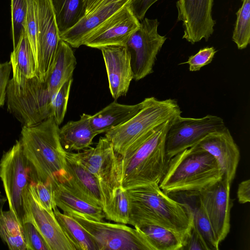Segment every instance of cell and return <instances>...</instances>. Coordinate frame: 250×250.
<instances>
[{
  "label": "cell",
  "mask_w": 250,
  "mask_h": 250,
  "mask_svg": "<svg viewBox=\"0 0 250 250\" xmlns=\"http://www.w3.org/2000/svg\"><path fill=\"white\" fill-rule=\"evenodd\" d=\"M213 0H178L176 3L178 21L182 22L183 39L191 44L208 41L214 31L212 17Z\"/></svg>",
  "instance_id": "cell-14"
},
{
  "label": "cell",
  "mask_w": 250,
  "mask_h": 250,
  "mask_svg": "<svg viewBox=\"0 0 250 250\" xmlns=\"http://www.w3.org/2000/svg\"><path fill=\"white\" fill-rule=\"evenodd\" d=\"M128 3L102 23L87 37L83 45L99 49L108 46H125L140 24Z\"/></svg>",
  "instance_id": "cell-15"
},
{
  "label": "cell",
  "mask_w": 250,
  "mask_h": 250,
  "mask_svg": "<svg viewBox=\"0 0 250 250\" xmlns=\"http://www.w3.org/2000/svg\"><path fill=\"white\" fill-rule=\"evenodd\" d=\"M0 237L11 250H26L23 225L10 210L0 216Z\"/></svg>",
  "instance_id": "cell-29"
},
{
  "label": "cell",
  "mask_w": 250,
  "mask_h": 250,
  "mask_svg": "<svg viewBox=\"0 0 250 250\" xmlns=\"http://www.w3.org/2000/svg\"><path fill=\"white\" fill-rule=\"evenodd\" d=\"M157 19L144 18L125 46L130 56L133 80L137 81L153 73L157 56L167 38L158 33Z\"/></svg>",
  "instance_id": "cell-10"
},
{
  "label": "cell",
  "mask_w": 250,
  "mask_h": 250,
  "mask_svg": "<svg viewBox=\"0 0 250 250\" xmlns=\"http://www.w3.org/2000/svg\"><path fill=\"white\" fill-rule=\"evenodd\" d=\"M38 25L36 75L44 82L53 62L60 33L51 0H34Z\"/></svg>",
  "instance_id": "cell-12"
},
{
  "label": "cell",
  "mask_w": 250,
  "mask_h": 250,
  "mask_svg": "<svg viewBox=\"0 0 250 250\" xmlns=\"http://www.w3.org/2000/svg\"><path fill=\"white\" fill-rule=\"evenodd\" d=\"M236 13L237 19L232 34V41L239 49L246 48L250 42V0H242Z\"/></svg>",
  "instance_id": "cell-30"
},
{
  "label": "cell",
  "mask_w": 250,
  "mask_h": 250,
  "mask_svg": "<svg viewBox=\"0 0 250 250\" xmlns=\"http://www.w3.org/2000/svg\"><path fill=\"white\" fill-rule=\"evenodd\" d=\"M191 208L193 211V224L202 235L209 250H219V243L216 240L207 214L199 200L198 205L196 207Z\"/></svg>",
  "instance_id": "cell-32"
},
{
  "label": "cell",
  "mask_w": 250,
  "mask_h": 250,
  "mask_svg": "<svg viewBox=\"0 0 250 250\" xmlns=\"http://www.w3.org/2000/svg\"><path fill=\"white\" fill-rule=\"evenodd\" d=\"M76 64V59L71 47L60 39L53 62L45 81L53 96L65 82L72 79Z\"/></svg>",
  "instance_id": "cell-23"
},
{
  "label": "cell",
  "mask_w": 250,
  "mask_h": 250,
  "mask_svg": "<svg viewBox=\"0 0 250 250\" xmlns=\"http://www.w3.org/2000/svg\"><path fill=\"white\" fill-rule=\"evenodd\" d=\"M72 153L80 164L97 179L102 193L104 210L121 187V156L115 151L105 137H101L95 147Z\"/></svg>",
  "instance_id": "cell-7"
},
{
  "label": "cell",
  "mask_w": 250,
  "mask_h": 250,
  "mask_svg": "<svg viewBox=\"0 0 250 250\" xmlns=\"http://www.w3.org/2000/svg\"><path fill=\"white\" fill-rule=\"evenodd\" d=\"M226 127L222 118L208 115L200 118L177 116L172 121L165 140L166 154L170 160L184 150L197 144L210 132Z\"/></svg>",
  "instance_id": "cell-11"
},
{
  "label": "cell",
  "mask_w": 250,
  "mask_h": 250,
  "mask_svg": "<svg viewBox=\"0 0 250 250\" xmlns=\"http://www.w3.org/2000/svg\"><path fill=\"white\" fill-rule=\"evenodd\" d=\"M173 119L154 128L131 145L121 157V187L123 189L159 184L169 161L166 154L165 140Z\"/></svg>",
  "instance_id": "cell-3"
},
{
  "label": "cell",
  "mask_w": 250,
  "mask_h": 250,
  "mask_svg": "<svg viewBox=\"0 0 250 250\" xmlns=\"http://www.w3.org/2000/svg\"><path fill=\"white\" fill-rule=\"evenodd\" d=\"M36 62L37 60V20L34 0H28V9L23 25Z\"/></svg>",
  "instance_id": "cell-35"
},
{
  "label": "cell",
  "mask_w": 250,
  "mask_h": 250,
  "mask_svg": "<svg viewBox=\"0 0 250 250\" xmlns=\"http://www.w3.org/2000/svg\"><path fill=\"white\" fill-rule=\"evenodd\" d=\"M67 179L60 182L89 203L103 208V196L96 178L76 159L72 152L65 151Z\"/></svg>",
  "instance_id": "cell-19"
},
{
  "label": "cell",
  "mask_w": 250,
  "mask_h": 250,
  "mask_svg": "<svg viewBox=\"0 0 250 250\" xmlns=\"http://www.w3.org/2000/svg\"><path fill=\"white\" fill-rule=\"evenodd\" d=\"M34 193L41 205L50 212L57 208L53 188L51 182L44 183L41 181L31 182Z\"/></svg>",
  "instance_id": "cell-36"
},
{
  "label": "cell",
  "mask_w": 250,
  "mask_h": 250,
  "mask_svg": "<svg viewBox=\"0 0 250 250\" xmlns=\"http://www.w3.org/2000/svg\"><path fill=\"white\" fill-rule=\"evenodd\" d=\"M231 183L223 176L221 180L197 192L218 243L230 230Z\"/></svg>",
  "instance_id": "cell-13"
},
{
  "label": "cell",
  "mask_w": 250,
  "mask_h": 250,
  "mask_svg": "<svg viewBox=\"0 0 250 250\" xmlns=\"http://www.w3.org/2000/svg\"><path fill=\"white\" fill-rule=\"evenodd\" d=\"M59 130L52 118L22 127L20 140L30 168L31 182H62L67 179L65 150L60 142Z\"/></svg>",
  "instance_id": "cell-2"
},
{
  "label": "cell",
  "mask_w": 250,
  "mask_h": 250,
  "mask_svg": "<svg viewBox=\"0 0 250 250\" xmlns=\"http://www.w3.org/2000/svg\"><path fill=\"white\" fill-rule=\"evenodd\" d=\"M51 183L56 205L63 212L75 211L90 219L103 221L105 215L102 207L95 206L81 198L62 183Z\"/></svg>",
  "instance_id": "cell-24"
},
{
  "label": "cell",
  "mask_w": 250,
  "mask_h": 250,
  "mask_svg": "<svg viewBox=\"0 0 250 250\" xmlns=\"http://www.w3.org/2000/svg\"><path fill=\"white\" fill-rule=\"evenodd\" d=\"M238 202L240 204L249 203L250 201V180H245L238 185L237 191Z\"/></svg>",
  "instance_id": "cell-42"
},
{
  "label": "cell",
  "mask_w": 250,
  "mask_h": 250,
  "mask_svg": "<svg viewBox=\"0 0 250 250\" xmlns=\"http://www.w3.org/2000/svg\"><path fill=\"white\" fill-rule=\"evenodd\" d=\"M73 79L65 82L53 95L51 103V118L58 125L63 121Z\"/></svg>",
  "instance_id": "cell-33"
},
{
  "label": "cell",
  "mask_w": 250,
  "mask_h": 250,
  "mask_svg": "<svg viewBox=\"0 0 250 250\" xmlns=\"http://www.w3.org/2000/svg\"><path fill=\"white\" fill-rule=\"evenodd\" d=\"M28 221L31 222L42 235L49 250H76L58 222L53 212L42 207L37 199L31 185L25 197Z\"/></svg>",
  "instance_id": "cell-16"
},
{
  "label": "cell",
  "mask_w": 250,
  "mask_h": 250,
  "mask_svg": "<svg viewBox=\"0 0 250 250\" xmlns=\"http://www.w3.org/2000/svg\"><path fill=\"white\" fill-rule=\"evenodd\" d=\"M2 211L1 208L0 207V216L2 213Z\"/></svg>",
  "instance_id": "cell-44"
},
{
  "label": "cell",
  "mask_w": 250,
  "mask_h": 250,
  "mask_svg": "<svg viewBox=\"0 0 250 250\" xmlns=\"http://www.w3.org/2000/svg\"><path fill=\"white\" fill-rule=\"evenodd\" d=\"M134 228L143 232L154 250H182L184 246L178 234L159 225L146 223Z\"/></svg>",
  "instance_id": "cell-27"
},
{
  "label": "cell",
  "mask_w": 250,
  "mask_h": 250,
  "mask_svg": "<svg viewBox=\"0 0 250 250\" xmlns=\"http://www.w3.org/2000/svg\"><path fill=\"white\" fill-rule=\"evenodd\" d=\"M215 159L195 145L172 157L159 186L167 194L198 192L221 180Z\"/></svg>",
  "instance_id": "cell-4"
},
{
  "label": "cell",
  "mask_w": 250,
  "mask_h": 250,
  "mask_svg": "<svg viewBox=\"0 0 250 250\" xmlns=\"http://www.w3.org/2000/svg\"><path fill=\"white\" fill-rule=\"evenodd\" d=\"M210 153L216 160L223 176L231 183L239 164L240 153L229 129L209 133L197 144Z\"/></svg>",
  "instance_id": "cell-17"
},
{
  "label": "cell",
  "mask_w": 250,
  "mask_h": 250,
  "mask_svg": "<svg viewBox=\"0 0 250 250\" xmlns=\"http://www.w3.org/2000/svg\"><path fill=\"white\" fill-rule=\"evenodd\" d=\"M159 0H130L128 5L134 16L142 21L148 9Z\"/></svg>",
  "instance_id": "cell-41"
},
{
  "label": "cell",
  "mask_w": 250,
  "mask_h": 250,
  "mask_svg": "<svg viewBox=\"0 0 250 250\" xmlns=\"http://www.w3.org/2000/svg\"><path fill=\"white\" fill-rule=\"evenodd\" d=\"M183 250H209L203 237L193 223Z\"/></svg>",
  "instance_id": "cell-39"
},
{
  "label": "cell",
  "mask_w": 250,
  "mask_h": 250,
  "mask_svg": "<svg viewBox=\"0 0 250 250\" xmlns=\"http://www.w3.org/2000/svg\"><path fill=\"white\" fill-rule=\"evenodd\" d=\"M60 35L76 25L85 15V0H51Z\"/></svg>",
  "instance_id": "cell-26"
},
{
  "label": "cell",
  "mask_w": 250,
  "mask_h": 250,
  "mask_svg": "<svg viewBox=\"0 0 250 250\" xmlns=\"http://www.w3.org/2000/svg\"><path fill=\"white\" fill-rule=\"evenodd\" d=\"M100 49L106 68L109 90L116 100L127 94L133 80L130 54L125 46H108Z\"/></svg>",
  "instance_id": "cell-18"
},
{
  "label": "cell",
  "mask_w": 250,
  "mask_h": 250,
  "mask_svg": "<svg viewBox=\"0 0 250 250\" xmlns=\"http://www.w3.org/2000/svg\"><path fill=\"white\" fill-rule=\"evenodd\" d=\"M121 0H85V15L88 14L104 5Z\"/></svg>",
  "instance_id": "cell-43"
},
{
  "label": "cell",
  "mask_w": 250,
  "mask_h": 250,
  "mask_svg": "<svg viewBox=\"0 0 250 250\" xmlns=\"http://www.w3.org/2000/svg\"><path fill=\"white\" fill-rule=\"evenodd\" d=\"M28 9V0H11V30L13 47L19 42L23 30Z\"/></svg>",
  "instance_id": "cell-34"
},
{
  "label": "cell",
  "mask_w": 250,
  "mask_h": 250,
  "mask_svg": "<svg viewBox=\"0 0 250 250\" xmlns=\"http://www.w3.org/2000/svg\"><path fill=\"white\" fill-rule=\"evenodd\" d=\"M89 233L98 250H154L143 232L122 223L97 221L75 211L63 212Z\"/></svg>",
  "instance_id": "cell-9"
},
{
  "label": "cell",
  "mask_w": 250,
  "mask_h": 250,
  "mask_svg": "<svg viewBox=\"0 0 250 250\" xmlns=\"http://www.w3.org/2000/svg\"><path fill=\"white\" fill-rule=\"evenodd\" d=\"M26 250H49L38 230L30 221L23 224Z\"/></svg>",
  "instance_id": "cell-37"
},
{
  "label": "cell",
  "mask_w": 250,
  "mask_h": 250,
  "mask_svg": "<svg viewBox=\"0 0 250 250\" xmlns=\"http://www.w3.org/2000/svg\"><path fill=\"white\" fill-rule=\"evenodd\" d=\"M14 82L36 76L35 58L28 37L23 29L20 40L10 54V61Z\"/></svg>",
  "instance_id": "cell-25"
},
{
  "label": "cell",
  "mask_w": 250,
  "mask_h": 250,
  "mask_svg": "<svg viewBox=\"0 0 250 250\" xmlns=\"http://www.w3.org/2000/svg\"><path fill=\"white\" fill-rule=\"evenodd\" d=\"M125 191L129 204L128 224L134 227L146 223L159 225L178 234L185 245L193 223L189 204L172 199L155 183Z\"/></svg>",
  "instance_id": "cell-1"
},
{
  "label": "cell",
  "mask_w": 250,
  "mask_h": 250,
  "mask_svg": "<svg viewBox=\"0 0 250 250\" xmlns=\"http://www.w3.org/2000/svg\"><path fill=\"white\" fill-rule=\"evenodd\" d=\"M143 106L130 119L105 133L115 151L121 157L133 144L163 123L181 115L182 111L175 99L160 100L145 98Z\"/></svg>",
  "instance_id": "cell-5"
},
{
  "label": "cell",
  "mask_w": 250,
  "mask_h": 250,
  "mask_svg": "<svg viewBox=\"0 0 250 250\" xmlns=\"http://www.w3.org/2000/svg\"><path fill=\"white\" fill-rule=\"evenodd\" d=\"M52 97L37 75L17 83L12 79L6 90L7 110L23 126L35 125L51 118Z\"/></svg>",
  "instance_id": "cell-6"
},
{
  "label": "cell",
  "mask_w": 250,
  "mask_h": 250,
  "mask_svg": "<svg viewBox=\"0 0 250 250\" xmlns=\"http://www.w3.org/2000/svg\"><path fill=\"white\" fill-rule=\"evenodd\" d=\"M0 178L9 210L23 224L28 221L25 197L31 183L30 168L20 140L2 155Z\"/></svg>",
  "instance_id": "cell-8"
},
{
  "label": "cell",
  "mask_w": 250,
  "mask_h": 250,
  "mask_svg": "<svg viewBox=\"0 0 250 250\" xmlns=\"http://www.w3.org/2000/svg\"><path fill=\"white\" fill-rule=\"evenodd\" d=\"M213 47H206L202 48L195 55L189 57L188 60L182 63L189 64V70L190 71H197L210 63L216 52Z\"/></svg>",
  "instance_id": "cell-38"
},
{
  "label": "cell",
  "mask_w": 250,
  "mask_h": 250,
  "mask_svg": "<svg viewBox=\"0 0 250 250\" xmlns=\"http://www.w3.org/2000/svg\"><path fill=\"white\" fill-rule=\"evenodd\" d=\"M143 101L133 105L121 104L115 100L93 115L90 116L91 126L98 135L106 133L125 123L136 114Z\"/></svg>",
  "instance_id": "cell-21"
},
{
  "label": "cell",
  "mask_w": 250,
  "mask_h": 250,
  "mask_svg": "<svg viewBox=\"0 0 250 250\" xmlns=\"http://www.w3.org/2000/svg\"><path fill=\"white\" fill-rule=\"evenodd\" d=\"M130 0H121L104 5L85 15L76 25L60 35L71 47L83 45L87 37L106 20L126 5Z\"/></svg>",
  "instance_id": "cell-20"
},
{
  "label": "cell",
  "mask_w": 250,
  "mask_h": 250,
  "mask_svg": "<svg viewBox=\"0 0 250 250\" xmlns=\"http://www.w3.org/2000/svg\"><path fill=\"white\" fill-rule=\"evenodd\" d=\"M53 211L62 230L76 250H98L93 239L75 219L60 212L58 207Z\"/></svg>",
  "instance_id": "cell-28"
},
{
  "label": "cell",
  "mask_w": 250,
  "mask_h": 250,
  "mask_svg": "<svg viewBox=\"0 0 250 250\" xmlns=\"http://www.w3.org/2000/svg\"><path fill=\"white\" fill-rule=\"evenodd\" d=\"M11 70L9 62L0 63V107L4 104L6 101V90Z\"/></svg>",
  "instance_id": "cell-40"
},
{
  "label": "cell",
  "mask_w": 250,
  "mask_h": 250,
  "mask_svg": "<svg viewBox=\"0 0 250 250\" xmlns=\"http://www.w3.org/2000/svg\"><path fill=\"white\" fill-rule=\"evenodd\" d=\"M103 211L106 219L118 223L128 224L129 204L125 190L121 187H119L111 203Z\"/></svg>",
  "instance_id": "cell-31"
},
{
  "label": "cell",
  "mask_w": 250,
  "mask_h": 250,
  "mask_svg": "<svg viewBox=\"0 0 250 250\" xmlns=\"http://www.w3.org/2000/svg\"><path fill=\"white\" fill-rule=\"evenodd\" d=\"M90 116L83 113L80 119L69 121L60 129V142L65 151H79L90 147L97 134L90 124Z\"/></svg>",
  "instance_id": "cell-22"
}]
</instances>
